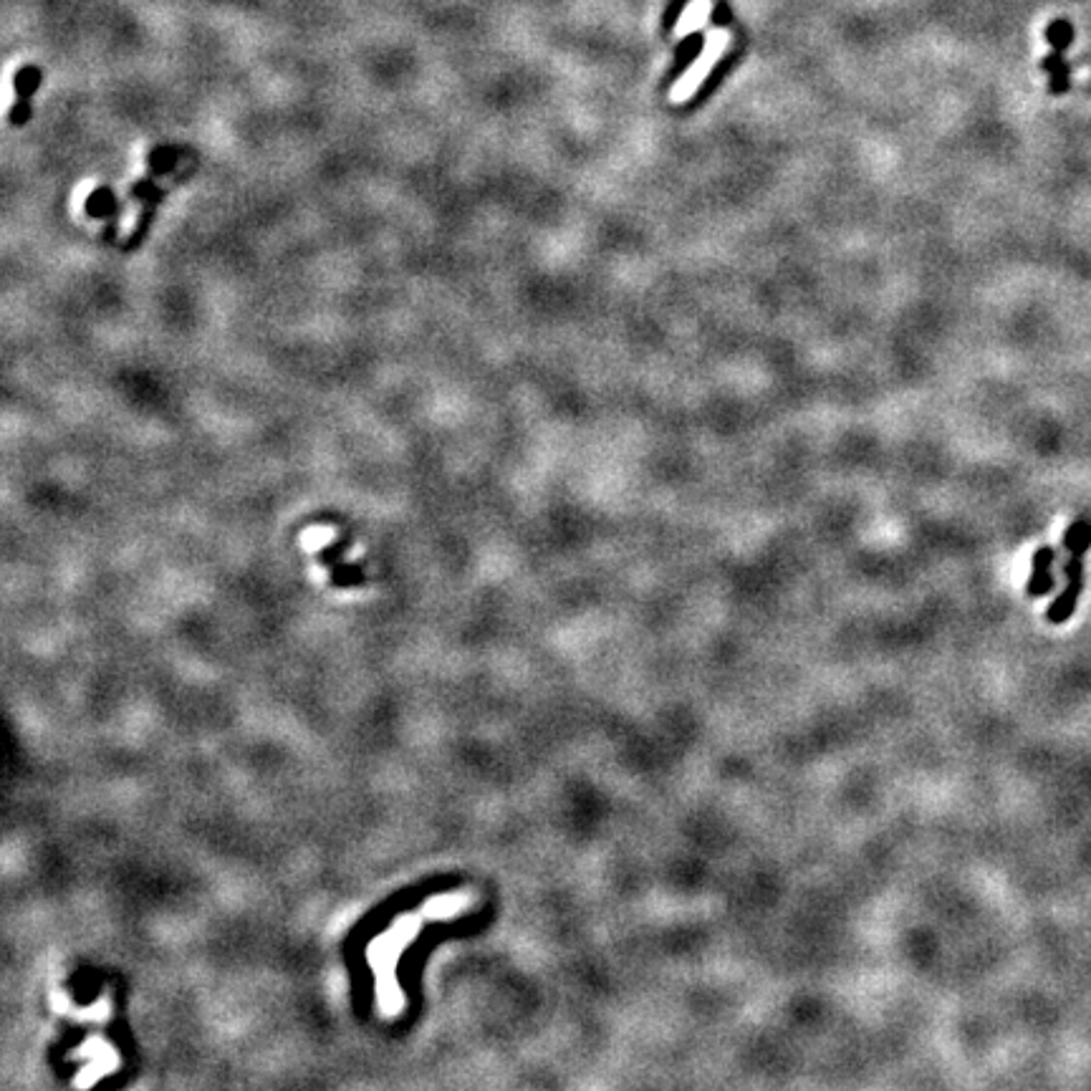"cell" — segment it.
I'll use <instances>...</instances> for the list:
<instances>
[{"label": "cell", "mask_w": 1091, "mask_h": 1091, "mask_svg": "<svg viewBox=\"0 0 1091 1091\" xmlns=\"http://www.w3.org/2000/svg\"><path fill=\"white\" fill-rule=\"evenodd\" d=\"M728 41H730V33L725 31V28H715V31L705 38L703 51L698 54V61H695V64H692L690 69L680 76V81H677L675 99H687L692 91L698 89V86L708 79L710 71L718 66L720 56H723V51L728 48Z\"/></svg>", "instance_id": "obj_1"}, {"label": "cell", "mask_w": 1091, "mask_h": 1091, "mask_svg": "<svg viewBox=\"0 0 1091 1091\" xmlns=\"http://www.w3.org/2000/svg\"><path fill=\"white\" fill-rule=\"evenodd\" d=\"M41 81H43V71L38 69V66H23V69L18 71L16 81H13V84H16L18 102L16 107L11 109V124L21 127V124L28 122V117H31V96L36 94Z\"/></svg>", "instance_id": "obj_2"}, {"label": "cell", "mask_w": 1091, "mask_h": 1091, "mask_svg": "<svg viewBox=\"0 0 1091 1091\" xmlns=\"http://www.w3.org/2000/svg\"><path fill=\"white\" fill-rule=\"evenodd\" d=\"M1054 559H1056V551L1051 549V546H1041V549L1033 554V574L1028 576V584H1026V594L1031 599H1041L1054 591V574H1051Z\"/></svg>", "instance_id": "obj_3"}, {"label": "cell", "mask_w": 1091, "mask_h": 1091, "mask_svg": "<svg viewBox=\"0 0 1091 1091\" xmlns=\"http://www.w3.org/2000/svg\"><path fill=\"white\" fill-rule=\"evenodd\" d=\"M1081 589H1084V581H1066V589L1061 591L1059 597L1054 599V604L1046 609V619H1049L1051 624L1069 622L1071 614L1076 612V604H1079Z\"/></svg>", "instance_id": "obj_4"}, {"label": "cell", "mask_w": 1091, "mask_h": 1091, "mask_svg": "<svg viewBox=\"0 0 1091 1091\" xmlns=\"http://www.w3.org/2000/svg\"><path fill=\"white\" fill-rule=\"evenodd\" d=\"M710 11H713V0H692L690 6L682 11L680 21H677V36H690V33L698 31L710 18Z\"/></svg>", "instance_id": "obj_5"}, {"label": "cell", "mask_w": 1091, "mask_h": 1091, "mask_svg": "<svg viewBox=\"0 0 1091 1091\" xmlns=\"http://www.w3.org/2000/svg\"><path fill=\"white\" fill-rule=\"evenodd\" d=\"M1064 546L1069 554L1084 556L1086 549L1091 546V526L1086 521H1076L1074 526H1069L1064 536Z\"/></svg>", "instance_id": "obj_6"}]
</instances>
